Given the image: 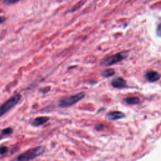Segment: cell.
<instances>
[{
	"instance_id": "1",
	"label": "cell",
	"mask_w": 161,
	"mask_h": 161,
	"mask_svg": "<svg viewBox=\"0 0 161 161\" xmlns=\"http://www.w3.org/2000/svg\"><path fill=\"white\" fill-rule=\"evenodd\" d=\"M45 150V147L43 146H38L32 148H30L25 152L20 154L16 160L19 161L23 160H33L38 157L42 155Z\"/></svg>"
},
{
	"instance_id": "2",
	"label": "cell",
	"mask_w": 161,
	"mask_h": 161,
	"mask_svg": "<svg viewBox=\"0 0 161 161\" xmlns=\"http://www.w3.org/2000/svg\"><path fill=\"white\" fill-rule=\"evenodd\" d=\"M129 54V51L125 50L121 52H118L116 54L104 57L100 62L101 66H111L114 64L120 62L125 58H126Z\"/></svg>"
},
{
	"instance_id": "3",
	"label": "cell",
	"mask_w": 161,
	"mask_h": 161,
	"mask_svg": "<svg viewBox=\"0 0 161 161\" xmlns=\"http://www.w3.org/2000/svg\"><path fill=\"white\" fill-rule=\"evenodd\" d=\"M86 94L84 92H80L75 94L64 97L58 102V107L60 108H67L70 107L77 103H78L79 101L85 97Z\"/></svg>"
},
{
	"instance_id": "4",
	"label": "cell",
	"mask_w": 161,
	"mask_h": 161,
	"mask_svg": "<svg viewBox=\"0 0 161 161\" xmlns=\"http://www.w3.org/2000/svg\"><path fill=\"white\" fill-rule=\"evenodd\" d=\"M21 96L19 94H17L7 101H6L2 105L0 106V118L14 108L20 101Z\"/></svg>"
},
{
	"instance_id": "5",
	"label": "cell",
	"mask_w": 161,
	"mask_h": 161,
	"mask_svg": "<svg viewBox=\"0 0 161 161\" xmlns=\"http://www.w3.org/2000/svg\"><path fill=\"white\" fill-rule=\"evenodd\" d=\"M106 118L111 121L118 120L125 117V114L124 113L119 111H109L106 114Z\"/></svg>"
},
{
	"instance_id": "6",
	"label": "cell",
	"mask_w": 161,
	"mask_h": 161,
	"mask_svg": "<svg viewBox=\"0 0 161 161\" xmlns=\"http://www.w3.org/2000/svg\"><path fill=\"white\" fill-rule=\"evenodd\" d=\"M111 85L117 89H123L126 87V81L123 77H118L114 78L111 82Z\"/></svg>"
},
{
	"instance_id": "7",
	"label": "cell",
	"mask_w": 161,
	"mask_h": 161,
	"mask_svg": "<svg viewBox=\"0 0 161 161\" xmlns=\"http://www.w3.org/2000/svg\"><path fill=\"white\" fill-rule=\"evenodd\" d=\"M146 79L150 82H155L159 80L160 75L159 74L154 70L148 71L145 74Z\"/></svg>"
},
{
	"instance_id": "8",
	"label": "cell",
	"mask_w": 161,
	"mask_h": 161,
	"mask_svg": "<svg viewBox=\"0 0 161 161\" xmlns=\"http://www.w3.org/2000/svg\"><path fill=\"white\" fill-rule=\"evenodd\" d=\"M49 119V118L47 116H38L33 119L31 122V125L33 126H40L47 123Z\"/></svg>"
},
{
	"instance_id": "9",
	"label": "cell",
	"mask_w": 161,
	"mask_h": 161,
	"mask_svg": "<svg viewBox=\"0 0 161 161\" xmlns=\"http://www.w3.org/2000/svg\"><path fill=\"white\" fill-rule=\"evenodd\" d=\"M124 101H125L126 103H127L128 104H130V105L138 104L140 102V99L138 97H136V96L127 97L124 99Z\"/></svg>"
},
{
	"instance_id": "10",
	"label": "cell",
	"mask_w": 161,
	"mask_h": 161,
	"mask_svg": "<svg viewBox=\"0 0 161 161\" xmlns=\"http://www.w3.org/2000/svg\"><path fill=\"white\" fill-rule=\"evenodd\" d=\"M114 74H115V70L113 69H107L103 72L102 75L104 77H109L114 75Z\"/></svg>"
},
{
	"instance_id": "11",
	"label": "cell",
	"mask_w": 161,
	"mask_h": 161,
	"mask_svg": "<svg viewBox=\"0 0 161 161\" xmlns=\"http://www.w3.org/2000/svg\"><path fill=\"white\" fill-rule=\"evenodd\" d=\"M13 133V130L11 128L9 127V128H6L4 130H2L1 131V135L3 136H4V135H11V133Z\"/></svg>"
},
{
	"instance_id": "12",
	"label": "cell",
	"mask_w": 161,
	"mask_h": 161,
	"mask_svg": "<svg viewBox=\"0 0 161 161\" xmlns=\"http://www.w3.org/2000/svg\"><path fill=\"white\" fill-rule=\"evenodd\" d=\"M84 4V1H79V3H77L72 8V9L71 10V12H74L75 11H77L78 9H79L83 4Z\"/></svg>"
},
{
	"instance_id": "13",
	"label": "cell",
	"mask_w": 161,
	"mask_h": 161,
	"mask_svg": "<svg viewBox=\"0 0 161 161\" xmlns=\"http://www.w3.org/2000/svg\"><path fill=\"white\" fill-rule=\"evenodd\" d=\"M8 148L7 147L1 146L0 147V155H4L8 152Z\"/></svg>"
},
{
	"instance_id": "14",
	"label": "cell",
	"mask_w": 161,
	"mask_h": 161,
	"mask_svg": "<svg viewBox=\"0 0 161 161\" xmlns=\"http://www.w3.org/2000/svg\"><path fill=\"white\" fill-rule=\"evenodd\" d=\"M19 0H3V2L4 3L6 4H13V3H16V2H18Z\"/></svg>"
},
{
	"instance_id": "15",
	"label": "cell",
	"mask_w": 161,
	"mask_h": 161,
	"mask_svg": "<svg viewBox=\"0 0 161 161\" xmlns=\"http://www.w3.org/2000/svg\"><path fill=\"white\" fill-rule=\"evenodd\" d=\"M96 128L97 131H101L104 128V125L102 124H99L96 126Z\"/></svg>"
},
{
	"instance_id": "16",
	"label": "cell",
	"mask_w": 161,
	"mask_h": 161,
	"mask_svg": "<svg viewBox=\"0 0 161 161\" xmlns=\"http://www.w3.org/2000/svg\"><path fill=\"white\" fill-rule=\"evenodd\" d=\"M156 33H157V35H158V36L160 35V24H158V27H157Z\"/></svg>"
},
{
	"instance_id": "17",
	"label": "cell",
	"mask_w": 161,
	"mask_h": 161,
	"mask_svg": "<svg viewBox=\"0 0 161 161\" xmlns=\"http://www.w3.org/2000/svg\"><path fill=\"white\" fill-rule=\"evenodd\" d=\"M6 20V19H5V18H4V17H1V16H0V24H1V23H3L4 21Z\"/></svg>"
},
{
	"instance_id": "18",
	"label": "cell",
	"mask_w": 161,
	"mask_h": 161,
	"mask_svg": "<svg viewBox=\"0 0 161 161\" xmlns=\"http://www.w3.org/2000/svg\"><path fill=\"white\" fill-rule=\"evenodd\" d=\"M3 136L2 135H0V140H1V139L3 138Z\"/></svg>"
}]
</instances>
